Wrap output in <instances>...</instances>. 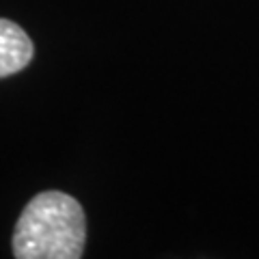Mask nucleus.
I'll return each mask as SVG.
<instances>
[{"label": "nucleus", "instance_id": "f257e3e1", "mask_svg": "<svg viewBox=\"0 0 259 259\" xmlns=\"http://www.w3.org/2000/svg\"><path fill=\"white\" fill-rule=\"evenodd\" d=\"M87 240L82 205L65 192L48 190L28 201L15 225L18 259H78Z\"/></svg>", "mask_w": 259, "mask_h": 259}, {"label": "nucleus", "instance_id": "f03ea898", "mask_svg": "<svg viewBox=\"0 0 259 259\" xmlns=\"http://www.w3.org/2000/svg\"><path fill=\"white\" fill-rule=\"evenodd\" d=\"M32 41L15 22L0 20V78L18 74L32 61Z\"/></svg>", "mask_w": 259, "mask_h": 259}]
</instances>
